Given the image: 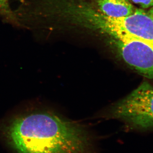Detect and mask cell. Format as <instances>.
<instances>
[{
    "label": "cell",
    "mask_w": 153,
    "mask_h": 153,
    "mask_svg": "<svg viewBox=\"0 0 153 153\" xmlns=\"http://www.w3.org/2000/svg\"><path fill=\"white\" fill-rule=\"evenodd\" d=\"M5 130L7 138L20 153H93L81 126L50 113L20 116Z\"/></svg>",
    "instance_id": "obj_1"
},
{
    "label": "cell",
    "mask_w": 153,
    "mask_h": 153,
    "mask_svg": "<svg viewBox=\"0 0 153 153\" xmlns=\"http://www.w3.org/2000/svg\"><path fill=\"white\" fill-rule=\"evenodd\" d=\"M111 115L133 126L153 128V84L143 82L112 107Z\"/></svg>",
    "instance_id": "obj_2"
},
{
    "label": "cell",
    "mask_w": 153,
    "mask_h": 153,
    "mask_svg": "<svg viewBox=\"0 0 153 153\" xmlns=\"http://www.w3.org/2000/svg\"><path fill=\"white\" fill-rule=\"evenodd\" d=\"M114 37V47L126 64L143 76L153 79V44L125 34Z\"/></svg>",
    "instance_id": "obj_3"
},
{
    "label": "cell",
    "mask_w": 153,
    "mask_h": 153,
    "mask_svg": "<svg viewBox=\"0 0 153 153\" xmlns=\"http://www.w3.org/2000/svg\"><path fill=\"white\" fill-rule=\"evenodd\" d=\"M102 16L100 27L113 36L125 34L153 44V20L148 12L136 9L133 13L123 18Z\"/></svg>",
    "instance_id": "obj_4"
},
{
    "label": "cell",
    "mask_w": 153,
    "mask_h": 153,
    "mask_svg": "<svg viewBox=\"0 0 153 153\" xmlns=\"http://www.w3.org/2000/svg\"><path fill=\"white\" fill-rule=\"evenodd\" d=\"M103 15L110 18H121L133 13L135 10L129 0H96Z\"/></svg>",
    "instance_id": "obj_5"
},
{
    "label": "cell",
    "mask_w": 153,
    "mask_h": 153,
    "mask_svg": "<svg viewBox=\"0 0 153 153\" xmlns=\"http://www.w3.org/2000/svg\"><path fill=\"white\" fill-rule=\"evenodd\" d=\"M0 18L4 22L18 27L10 0H0Z\"/></svg>",
    "instance_id": "obj_6"
},
{
    "label": "cell",
    "mask_w": 153,
    "mask_h": 153,
    "mask_svg": "<svg viewBox=\"0 0 153 153\" xmlns=\"http://www.w3.org/2000/svg\"><path fill=\"white\" fill-rule=\"evenodd\" d=\"M143 9H147L153 6V0H132Z\"/></svg>",
    "instance_id": "obj_7"
},
{
    "label": "cell",
    "mask_w": 153,
    "mask_h": 153,
    "mask_svg": "<svg viewBox=\"0 0 153 153\" xmlns=\"http://www.w3.org/2000/svg\"><path fill=\"white\" fill-rule=\"evenodd\" d=\"M148 13L149 15V16H150L151 18H152V19L153 20V6L151 7L149 10L148 11Z\"/></svg>",
    "instance_id": "obj_8"
}]
</instances>
